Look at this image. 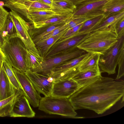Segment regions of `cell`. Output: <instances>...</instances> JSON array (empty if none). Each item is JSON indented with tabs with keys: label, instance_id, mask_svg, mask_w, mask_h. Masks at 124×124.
I'll list each match as a JSON object with an SVG mask.
<instances>
[{
	"label": "cell",
	"instance_id": "484cf974",
	"mask_svg": "<svg viewBox=\"0 0 124 124\" xmlns=\"http://www.w3.org/2000/svg\"><path fill=\"white\" fill-rule=\"evenodd\" d=\"M2 67L12 86L17 92L22 93L24 94L19 81L14 72L13 68L5 60Z\"/></svg>",
	"mask_w": 124,
	"mask_h": 124
},
{
	"label": "cell",
	"instance_id": "603a6c76",
	"mask_svg": "<svg viewBox=\"0 0 124 124\" xmlns=\"http://www.w3.org/2000/svg\"><path fill=\"white\" fill-rule=\"evenodd\" d=\"M20 93L16 92L8 98L0 101V117L9 116L13 106Z\"/></svg>",
	"mask_w": 124,
	"mask_h": 124
},
{
	"label": "cell",
	"instance_id": "b9f144b4",
	"mask_svg": "<svg viewBox=\"0 0 124 124\" xmlns=\"http://www.w3.org/2000/svg\"></svg>",
	"mask_w": 124,
	"mask_h": 124
},
{
	"label": "cell",
	"instance_id": "277c9868",
	"mask_svg": "<svg viewBox=\"0 0 124 124\" xmlns=\"http://www.w3.org/2000/svg\"><path fill=\"white\" fill-rule=\"evenodd\" d=\"M38 107L39 110L49 114L80 118L76 116L77 113L68 98L45 96L41 98Z\"/></svg>",
	"mask_w": 124,
	"mask_h": 124
},
{
	"label": "cell",
	"instance_id": "30bf717a",
	"mask_svg": "<svg viewBox=\"0 0 124 124\" xmlns=\"http://www.w3.org/2000/svg\"><path fill=\"white\" fill-rule=\"evenodd\" d=\"M39 93L45 96H51L54 81L53 78L29 70L24 72Z\"/></svg>",
	"mask_w": 124,
	"mask_h": 124
},
{
	"label": "cell",
	"instance_id": "7a4b0ae2",
	"mask_svg": "<svg viewBox=\"0 0 124 124\" xmlns=\"http://www.w3.org/2000/svg\"><path fill=\"white\" fill-rule=\"evenodd\" d=\"M118 39L113 27H109L89 32L77 47L87 53L101 55Z\"/></svg>",
	"mask_w": 124,
	"mask_h": 124
},
{
	"label": "cell",
	"instance_id": "5bb4252c",
	"mask_svg": "<svg viewBox=\"0 0 124 124\" xmlns=\"http://www.w3.org/2000/svg\"><path fill=\"white\" fill-rule=\"evenodd\" d=\"M28 100L22 93H20L15 102L9 116L12 117H33L35 113L31 108Z\"/></svg>",
	"mask_w": 124,
	"mask_h": 124
},
{
	"label": "cell",
	"instance_id": "7402d4cb",
	"mask_svg": "<svg viewBox=\"0 0 124 124\" xmlns=\"http://www.w3.org/2000/svg\"><path fill=\"white\" fill-rule=\"evenodd\" d=\"M44 60V59L36 56L27 49L26 62L28 70L38 73L41 72L42 68V64Z\"/></svg>",
	"mask_w": 124,
	"mask_h": 124
},
{
	"label": "cell",
	"instance_id": "9c48e42d",
	"mask_svg": "<svg viewBox=\"0 0 124 124\" xmlns=\"http://www.w3.org/2000/svg\"><path fill=\"white\" fill-rule=\"evenodd\" d=\"M89 32L78 33L77 34L58 44L54 45L45 56L47 59L58 55L72 51L86 37Z\"/></svg>",
	"mask_w": 124,
	"mask_h": 124
},
{
	"label": "cell",
	"instance_id": "d6a6232c",
	"mask_svg": "<svg viewBox=\"0 0 124 124\" xmlns=\"http://www.w3.org/2000/svg\"><path fill=\"white\" fill-rule=\"evenodd\" d=\"M71 16L66 22L68 25V29L72 28L87 20L84 18L72 17Z\"/></svg>",
	"mask_w": 124,
	"mask_h": 124
},
{
	"label": "cell",
	"instance_id": "60d3db41",
	"mask_svg": "<svg viewBox=\"0 0 124 124\" xmlns=\"http://www.w3.org/2000/svg\"><path fill=\"white\" fill-rule=\"evenodd\" d=\"M32 0V1H35L37 0Z\"/></svg>",
	"mask_w": 124,
	"mask_h": 124
},
{
	"label": "cell",
	"instance_id": "8d00e7d4",
	"mask_svg": "<svg viewBox=\"0 0 124 124\" xmlns=\"http://www.w3.org/2000/svg\"><path fill=\"white\" fill-rule=\"evenodd\" d=\"M5 60V56L0 46V72L3 63Z\"/></svg>",
	"mask_w": 124,
	"mask_h": 124
},
{
	"label": "cell",
	"instance_id": "4dcf8cb0",
	"mask_svg": "<svg viewBox=\"0 0 124 124\" xmlns=\"http://www.w3.org/2000/svg\"><path fill=\"white\" fill-rule=\"evenodd\" d=\"M118 65V73L116 80L119 79L124 76V45L120 51L117 61Z\"/></svg>",
	"mask_w": 124,
	"mask_h": 124
},
{
	"label": "cell",
	"instance_id": "ffe728a7",
	"mask_svg": "<svg viewBox=\"0 0 124 124\" xmlns=\"http://www.w3.org/2000/svg\"><path fill=\"white\" fill-rule=\"evenodd\" d=\"M124 17V10L119 13L104 18L100 22L92 28L90 32L109 27H113L117 23Z\"/></svg>",
	"mask_w": 124,
	"mask_h": 124
},
{
	"label": "cell",
	"instance_id": "52a82bcc",
	"mask_svg": "<svg viewBox=\"0 0 124 124\" xmlns=\"http://www.w3.org/2000/svg\"><path fill=\"white\" fill-rule=\"evenodd\" d=\"M74 11L54 8L51 9L23 8L17 12L25 16L32 23L54 17L71 15Z\"/></svg>",
	"mask_w": 124,
	"mask_h": 124
},
{
	"label": "cell",
	"instance_id": "8fae6325",
	"mask_svg": "<svg viewBox=\"0 0 124 124\" xmlns=\"http://www.w3.org/2000/svg\"><path fill=\"white\" fill-rule=\"evenodd\" d=\"M13 68L24 95L33 107H38L41 97L40 93L36 90L31 81L24 72L19 71L13 67Z\"/></svg>",
	"mask_w": 124,
	"mask_h": 124
},
{
	"label": "cell",
	"instance_id": "4316f807",
	"mask_svg": "<svg viewBox=\"0 0 124 124\" xmlns=\"http://www.w3.org/2000/svg\"><path fill=\"white\" fill-rule=\"evenodd\" d=\"M72 14L54 17L45 21L33 23L32 24L34 29L40 28L57 23L66 21Z\"/></svg>",
	"mask_w": 124,
	"mask_h": 124
},
{
	"label": "cell",
	"instance_id": "f35d334b",
	"mask_svg": "<svg viewBox=\"0 0 124 124\" xmlns=\"http://www.w3.org/2000/svg\"><path fill=\"white\" fill-rule=\"evenodd\" d=\"M5 39L2 36L1 33L0 31V46H1L3 44Z\"/></svg>",
	"mask_w": 124,
	"mask_h": 124
},
{
	"label": "cell",
	"instance_id": "7c38bea8",
	"mask_svg": "<svg viewBox=\"0 0 124 124\" xmlns=\"http://www.w3.org/2000/svg\"><path fill=\"white\" fill-rule=\"evenodd\" d=\"M86 53L84 50L77 48L68 53L45 59L42 64V68L41 72L46 75L56 66Z\"/></svg>",
	"mask_w": 124,
	"mask_h": 124
},
{
	"label": "cell",
	"instance_id": "cb8c5ba5",
	"mask_svg": "<svg viewBox=\"0 0 124 124\" xmlns=\"http://www.w3.org/2000/svg\"><path fill=\"white\" fill-rule=\"evenodd\" d=\"M77 66L61 71L50 73L46 75L52 77L54 81L71 79L79 70Z\"/></svg>",
	"mask_w": 124,
	"mask_h": 124
},
{
	"label": "cell",
	"instance_id": "e575fe53",
	"mask_svg": "<svg viewBox=\"0 0 124 124\" xmlns=\"http://www.w3.org/2000/svg\"><path fill=\"white\" fill-rule=\"evenodd\" d=\"M2 6H0V31L3 28L6 19L9 14Z\"/></svg>",
	"mask_w": 124,
	"mask_h": 124
},
{
	"label": "cell",
	"instance_id": "44dd1931",
	"mask_svg": "<svg viewBox=\"0 0 124 124\" xmlns=\"http://www.w3.org/2000/svg\"><path fill=\"white\" fill-rule=\"evenodd\" d=\"M91 54L86 52L78 57L66 62L54 68L49 73L61 71L79 65Z\"/></svg>",
	"mask_w": 124,
	"mask_h": 124
},
{
	"label": "cell",
	"instance_id": "ba28073f",
	"mask_svg": "<svg viewBox=\"0 0 124 124\" xmlns=\"http://www.w3.org/2000/svg\"><path fill=\"white\" fill-rule=\"evenodd\" d=\"M108 0H90L77 7L71 16L72 17L84 18L87 20L103 16L102 10Z\"/></svg>",
	"mask_w": 124,
	"mask_h": 124
},
{
	"label": "cell",
	"instance_id": "ab89813d",
	"mask_svg": "<svg viewBox=\"0 0 124 124\" xmlns=\"http://www.w3.org/2000/svg\"><path fill=\"white\" fill-rule=\"evenodd\" d=\"M6 1V0H0V1H2L5 2Z\"/></svg>",
	"mask_w": 124,
	"mask_h": 124
},
{
	"label": "cell",
	"instance_id": "74e56055",
	"mask_svg": "<svg viewBox=\"0 0 124 124\" xmlns=\"http://www.w3.org/2000/svg\"><path fill=\"white\" fill-rule=\"evenodd\" d=\"M46 4L52 6L53 0H37Z\"/></svg>",
	"mask_w": 124,
	"mask_h": 124
},
{
	"label": "cell",
	"instance_id": "4fadbf2b",
	"mask_svg": "<svg viewBox=\"0 0 124 124\" xmlns=\"http://www.w3.org/2000/svg\"><path fill=\"white\" fill-rule=\"evenodd\" d=\"M80 87L71 79L55 81L53 85L51 96L69 98Z\"/></svg>",
	"mask_w": 124,
	"mask_h": 124
},
{
	"label": "cell",
	"instance_id": "6da1fadb",
	"mask_svg": "<svg viewBox=\"0 0 124 124\" xmlns=\"http://www.w3.org/2000/svg\"><path fill=\"white\" fill-rule=\"evenodd\" d=\"M124 95V80L101 76L94 82L80 87L69 98L75 110L86 109L101 114Z\"/></svg>",
	"mask_w": 124,
	"mask_h": 124
},
{
	"label": "cell",
	"instance_id": "83f0119b",
	"mask_svg": "<svg viewBox=\"0 0 124 124\" xmlns=\"http://www.w3.org/2000/svg\"><path fill=\"white\" fill-rule=\"evenodd\" d=\"M104 18L103 16H101L86 20L83 23L78 33L89 32L92 28Z\"/></svg>",
	"mask_w": 124,
	"mask_h": 124
},
{
	"label": "cell",
	"instance_id": "5b68a950",
	"mask_svg": "<svg viewBox=\"0 0 124 124\" xmlns=\"http://www.w3.org/2000/svg\"><path fill=\"white\" fill-rule=\"evenodd\" d=\"M11 10L9 15L16 29V36L21 40L28 50L36 56L44 59L40 55L30 36L29 31L30 27L28 23L17 12Z\"/></svg>",
	"mask_w": 124,
	"mask_h": 124
},
{
	"label": "cell",
	"instance_id": "f1b7e54d",
	"mask_svg": "<svg viewBox=\"0 0 124 124\" xmlns=\"http://www.w3.org/2000/svg\"><path fill=\"white\" fill-rule=\"evenodd\" d=\"M0 31L5 39V38L9 37L16 33V29L9 14L6 19L3 28Z\"/></svg>",
	"mask_w": 124,
	"mask_h": 124
},
{
	"label": "cell",
	"instance_id": "1f68e13d",
	"mask_svg": "<svg viewBox=\"0 0 124 124\" xmlns=\"http://www.w3.org/2000/svg\"><path fill=\"white\" fill-rule=\"evenodd\" d=\"M113 28L118 39L124 36V17L117 23Z\"/></svg>",
	"mask_w": 124,
	"mask_h": 124
},
{
	"label": "cell",
	"instance_id": "d590c367",
	"mask_svg": "<svg viewBox=\"0 0 124 124\" xmlns=\"http://www.w3.org/2000/svg\"><path fill=\"white\" fill-rule=\"evenodd\" d=\"M65 0L72 3L76 7L90 0Z\"/></svg>",
	"mask_w": 124,
	"mask_h": 124
},
{
	"label": "cell",
	"instance_id": "ac0fdd59",
	"mask_svg": "<svg viewBox=\"0 0 124 124\" xmlns=\"http://www.w3.org/2000/svg\"><path fill=\"white\" fill-rule=\"evenodd\" d=\"M102 10L105 18L124 10V0H109L102 6Z\"/></svg>",
	"mask_w": 124,
	"mask_h": 124
},
{
	"label": "cell",
	"instance_id": "e0dca14e",
	"mask_svg": "<svg viewBox=\"0 0 124 124\" xmlns=\"http://www.w3.org/2000/svg\"><path fill=\"white\" fill-rule=\"evenodd\" d=\"M17 92H18L10 83L2 66L0 72V101L6 99Z\"/></svg>",
	"mask_w": 124,
	"mask_h": 124
},
{
	"label": "cell",
	"instance_id": "8992f818",
	"mask_svg": "<svg viewBox=\"0 0 124 124\" xmlns=\"http://www.w3.org/2000/svg\"><path fill=\"white\" fill-rule=\"evenodd\" d=\"M124 45V36L118 39L117 42L103 54L100 55L99 66L101 72L108 75L115 74L119 53Z\"/></svg>",
	"mask_w": 124,
	"mask_h": 124
},
{
	"label": "cell",
	"instance_id": "2e32d148",
	"mask_svg": "<svg viewBox=\"0 0 124 124\" xmlns=\"http://www.w3.org/2000/svg\"><path fill=\"white\" fill-rule=\"evenodd\" d=\"M68 29H66L58 34L46 39L42 40L35 44L40 55L44 58L49 50Z\"/></svg>",
	"mask_w": 124,
	"mask_h": 124
},
{
	"label": "cell",
	"instance_id": "9a60e30c",
	"mask_svg": "<svg viewBox=\"0 0 124 124\" xmlns=\"http://www.w3.org/2000/svg\"><path fill=\"white\" fill-rule=\"evenodd\" d=\"M99 66L94 69L84 71H79L71 79L80 86L90 84L98 79L101 76Z\"/></svg>",
	"mask_w": 124,
	"mask_h": 124
},
{
	"label": "cell",
	"instance_id": "3957f363",
	"mask_svg": "<svg viewBox=\"0 0 124 124\" xmlns=\"http://www.w3.org/2000/svg\"><path fill=\"white\" fill-rule=\"evenodd\" d=\"M0 47L6 61L12 67L23 72L28 70L26 62L27 49L16 34L5 38L3 44Z\"/></svg>",
	"mask_w": 124,
	"mask_h": 124
},
{
	"label": "cell",
	"instance_id": "f546056e",
	"mask_svg": "<svg viewBox=\"0 0 124 124\" xmlns=\"http://www.w3.org/2000/svg\"><path fill=\"white\" fill-rule=\"evenodd\" d=\"M52 6L57 8L74 11L77 7L71 2L65 0H53Z\"/></svg>",
	"mask_w": 124,
	"mask_h": 124
},
{
	"label": "cell",
	"instance_id": "d4e9b609",
	"mask_svg": "<svg viewBox=\"0 0 124 124\" xmlns=\"http://www.w3.org/2000/svg\"><path fill=\"white\" fill-rule=\"evenodd\" d=\"M100 55L98 53L91 54L79 66V71L92 69L98 66Z\"/></svg>",
	"mask_w": 124,
	"mask_h": 124
},
{
	"label": "cell",
	"instance_id": "836d02e7",
	"mask_svg": "<svg viewBox=\"0 0 124 124\" xmlns=\"http://www.w3.org/2000/svg\"><path fill=\"white\" fill-rule=\"evenodd\" d=\"M67 29H68V26L67 23L66 22L62 26L54 29L47 34L44 36L41 40L45 39L55 36Z\"/></svg>",
	"mask_w": 124,
	"mask_h": 124
},
{
	"label": "cell",
	"instance_id": "d6986e66",
	"mask_svg": "<svg viewBox=\"0 0 124 124\" xmlns=\"http://www.w3.org/2000/svg\"><path fill=\"white\" fill-rule=\"evenodd\" d=\"M66 21L57 23L40 28L34 29V30H32L30 27L29 32L33 42L35 44L39 41L49 32L63 25Z\"/></svg>",
	"mask_w": 124,
	"mask_h": 124
}]
</instances>
